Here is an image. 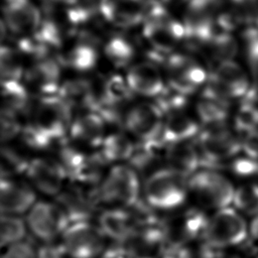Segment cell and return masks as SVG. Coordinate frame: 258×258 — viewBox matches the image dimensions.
<instances>
[{
  "mask_svg": "<svg viewBox=\"0 0 258 258\" xmlns=\"http://www.w3.org/2000/svg\"><path fill=\"white\" fill-rule=\"evenodd\" d=\"M188 195V177L167 166L146 177L143 185L144 201L155 211L177 209L183 206Z\"/></svg>",
  "mask_w": 258,
  "mask_h": 258,
  "instance_id": "6da1fadb",
  "label": "cell"
},
{
  "mask_svg": "<svg viewBox=\"0 0 258 258\" xmlns=\"http://www.w3.org/2000/svg\"><path fill=\"white\" fill-rule=\"evenodd\" d=\"M25 116L27 122L34 124L53 141L59 143L68 138L75 115L57 95H53L34 97Z\"/></svg>",
  "mask_w": 258,
  "mask_h": 258,
  "instance_id": "7a4b0ae2",
  "label": "cell"
},
{
  "mask_svg": "<svg viewBox=\"0 0 258 258\" xmlns=\"http://www.w3.org/2000/svg\"><path fill=\"white\" fill-rule=\"evenodd\" d=\"M167 213L160 219V226L169 248H180L203 239L209 220L204 209L181 206Z\"/></svg>",
  "mask_w": 258,
  "mask_h": 258,
  "instance_id": "3957f363",
  "label": "cell"
},
{
  "mask_svg": "<svg viewBox=\"0 0 258 258\" xmlns=\"http://www.w3.org/2000/svg\"><path fill=\"white\" fill-rule=\"evenodd\" d=\"M103 204L108 208H128L141 200L140 175L128 163L111 166L100 183Z\"/></svg>",
  "mask_w": 258,
  "mask_h": 258,
  "instance_id": "277c9868",
  "label": "cell"
},
{
  "mask_svg": "<svg viewBox=\"0 0 258 258\" xmlns=\"http://www.w3.org/2000/svg\"><path fill=\"white\" fill-rule=\"evenodd\" d=\"M188 189L204 210L217 211L233 204L235 187L227 176L216 169H199L188 178Z\"/></svg>",
  "mask_w": 258,
  "mask_h": 258,
  "instance_id": "5b68a950",
  "label": "cell"
},
{
  "mask_svg": "<svg viewBox=\"0 0 258 258\" xmlns=\"http://www.w3.org/2000/svg\"><path fill=\"white\" fill-rule=\"evenodd\" d=\"M202 167L218 170L226 161H231L241 151L239 136L227 124L203 127L196 138Z\"/></svg>",
  "mask_w": 258,
  "mask_h": 258,
  "instance_id": "8992f818",
  "label": "cell"
},
{
  "mask_svg": "<svg viewBox=\"0 0 258 258\" xmlns=\"http://www.w3.org/2000/svg\"><path fill=\"white\" fill-rule=\"evenodd\" d=\"M249 228L242 214L231 206L219 209L209 217L203 240L213 248L223 251L242 245Z\"/></svg>",
  "mask_w": 258,
  "mask_h": 258,
  "instance_id": "52a82bcc",
  "label": "cell"
},
{
  "mask_svg": "<svg viewBox=\"0 0 258 258\" xmlns=\"http://www.w3.org/2000/svg\"><path fill=\"white\" fill-rule=\"evenodd\" d=\"M166 85L189 96L205 87L210 72L191 54L172 52L163 62Z\"/></svg>",
  "mask_w": 258,
  "mask_h": 258,
  "instance_id": "ba28073f",
  "label": "cell"
},
{
  "mask_svg": "<svg viewBox=\"0 0 258 258\" xmlns=\"http://www.w3.org/2000/svg\"><path fill=\"white\" fill-rule=\"evenodd\" d=\"M109 241L91 221L71 223L59 240L68 258H100Z\"/></svg>",
  "mask_w": 258,
  "mask_h": 258,
  "instance_id": "9c48e42d",
  "label": "cell"
},
{
  "mask_svg": "<svg viewBox=\"0 0 258 258\" xmlns=\"http://www.w3.org/2000/svg\"><path fill=\"white\" fill-rule=\"evenodd\" d=\"M54 202L63 210L71 223L91 221L103 204L100 184L70 180Z\"/></svg>",
  "mask_w": 258,
  "mask_h": 258,
  "instance_id": "30bf717a",
  "label": "cell"
},
{
  "mask_svg": "<svg viewBox=\"0 0 258 258\" xmlns=\"http://www.w3.org/2000/svg\"><path fill=\"white\" fill-rule=\"evenodd\" d=\"M26 224L33 237L41 243H51L61 238L71 222L55 202L37 201L27 213Z\"/></svg>",
  "mask_w": 258,
  "mask_h": 258,
  "instance_id": "8fae6325",
  "label": "cell"
},
{
  "mask_svg": "<svg viewBox=\"0 0 258 258\" xmlns=\"http://www.w3.org/2000/svg\"><path fill=\"white\" fill-rule=\"evenodd\" d=\"M204 88L230 102L235 99L242 100L252 87L244 69L234 60H227L216 64L210 72Z\"/></svg>",
  "mask_w": 258,
  "mask_h": 258,
  "instance_id": "7c38bea8",
  "label": "cell"
},
{
  "mask_svg": "<svg viewBox=\"0 0 258 258\" xmlns=\"http://www.w3.org/2000/svg\"><path fill=\"white\" fill-rule=\"evenodd\" d=\"M164 114L153 101L132 105L126 113L124 128L136 141L160 142Z\"/></svg>",
  "mask_w": 258,
  "mask_h": 258,
  "instance_id": "4fadbf2b",
  "label": "cell"
},
{
  "mask_svg": "<svg viewBox=\"0 0 258 258\" xmlns=\"http://www.w3.org/2000/svg\"><path fill=\"white\" fill-rule=\"evenodd\" d=\"M63 61L57 56H48L31 61L25 69L23 83L34 97L53 96L60 88V70Z\"/></svg>",
  "mask_w": 258,
  "mask_h": 258,
  "instance_id": "5bb4252c",
  "label": "cell"
},
{
  "mask_svg": "<svg viewBox=\"0 0 258 258\" xmlns=\"http://www.w3.org/2000/svg\"><path fill=\"white\" fill-rule=\"evenodd\" d=\"M25 175L35 189L51 197H56L62 190L68 179L57 159L52 157L31 158Z\"/></svg>",
  "mask_w": 258,
  "mask_h": 258,
  "instance_id": "9a60e30c",
  "label": "cell"
},
{
  "mask_svg": "<svg viewBox=\"0 0 258 258\" xmlns=\"http://www.w3.org/2000/svg\"><path fill=\"white\" fill-rule=\"evenodd\" d=\"M125 79L134 95L145 98L155 99L166 88L165 76L159 64L148 59L131 64Z\"/></svg>",
  "mask_w": 258,
  "mask_h": 258,
  "instance_id": "2e32d148",
  "label": "cell"
},
{
  "mask_svg": "<svg viewBox=\"0 0 258 258\" xmlns=\"http://www.w3.org/2000/svg\"><path fill=\"white\" fill-rule=\"evenodd\" d=\"M107 124L95 111H85L74 116L68 138L81 148L99 149L105 139Z\"/></svg>",
  "mask_w": 258,
  "mask_h": 258,
  "instance_id": "e0dca14e",
  "label": "cell"
},
{
  "mask_svg": "<svg viewBox=\"0 0 258 258\" xmlns=\"http://www.w3.org/2000/svg\"><path fill=\"white\" fill-rule=\"evenodd\" d=\"M4 25L13 34H33L42 22L40 10L30 0H2Z\"/></svg>",
  "mask_w": 258,
  "mask_h": 258,
  "instance_id": "ac0fdd59",
  "label": "cell"
},
{
  "mask_svg": "<svg viewBox=\"0 0 258 258\" xmlns=\"http://www.w3.org/2000/svg\"><path fill=\"white\" fill-rule=\"evenodd\" d=\"M36 202L35 189L29 181L1 178L0 206L2 214L20 216L28 213Z\"/></svg>",
  "mask_w": 258,
  "mask_h": 258,
  "instance_id": "d6986e66",
  "label": "cell"
},
{
  "mask_svg": "<svg viewBox=\"0 0 258 258\" xmlns=\"http://www.w3.org/2000/svg\"><path fill=\"white\" fill-rule=\"evenodd\" d=\"M148 0H100L99 12L111 24L131 27L142 22Z\"/></svg>",
  "mask_w": 258,
  "mask_h": 258,
  "instance_id": "ffe728a7",
  "label": "cell"
},
{
  "mask_svg": "<svg viewBox=\"0 0 258 258\" xmlns=\"http://www.w3.org/2000/svg\"><path fill=\"white\" fill-rule=\"evenodd\" d=\"M98 226L110 241L123 242L138 228V220L132 207L107 208L99 215Z\"/></svg>",
  "mask_w": 258,
  "mask_h": 258,
  "instance_id": "44dd1931",
  "label": "cell"
},
{
  "mask_svg": "<svg viewBox=\"0 0 258 258\" xmlns=\"http://www.w3.org/2000/svg\"><path fill=\"white\" fill-rule=\"evenodd\" d=\"M73 113L94 111L96 94L92 78H74L61 82L56 94Z\"/></svg>",
  "mask_w": 258,
  "mask_h": 258,
  "instance_id": "7402d4cb",
  "label": "cell"
},
{
  "mask_svg": "<svg viewBox=\"0 0 258 258\" xmlns=\"http://www.w3.org/2000/svg\"><path fill=\"white\" fill-rule=\"evenodd\" d=\"M200 122L185 110L164 115L160 143L166 147L170 144L195 140L201 132Z\"/></svg>",
  "mask_w": 258,
  "mask_h": 258,
  "instance_id": "603a6c76",
  "label": "cell"
},
{
  "mask_svg": "<svg viewBox=\"0 0 258 258\" xmlns=\"http://www.w3.org/2000/svg\"><path fill=\"white\" fill-rule=\"evenodd\" d=\"M164 158L167 167L188 178L201 169L202 166L196 139L166 146L164 149Z\"/></svg>",
  "mask_w": 258,
  "mask_h": 258,
  "instance_id": "cb8c5ba5",
  "label": "cell"
},
{
  "mask_svg": "<svg viewBox=\"0 0 258 258\" xmlns=\"http://www.w3.org/2000/svg\"><path fill=\"white\" fill-rule=\"evenodd\" d=\"M229 101L204 88L196 105L200 124L203 127L227 124L229 118Z\"/></svg>",
  "mask_w": 258,
  "mask_h": 258,
  "instance_id": "d4e9b609",
  "label": "cell"
},
{
  "mask_svg": "<svg viewBox=\"0 0 258 258\" xmlns=\"http://www.w3.org/2000/svg\"><path fill=\"white\" fill-rule=\"evenodd\" d=\"M162 149H165V147L157 141H136L134 151L127 163L137 171L140 177L145 174L148 177L156 170L162 168L160 164L165 162L164 153L161 154Z\"/></svg>",
  "mask_w": 258,
  "mask_h": 258,
  "instance_id": "484cf974",
  "label": "cell"
},
{
  "mask_svg": "<svg viewBox=\"0 0 258 258\" xmlns=\"http://www.w3.org/2000/svg\"><path fill=\"white\" fill-rule=\"evenodd\" d=\"M135 145L136 140L128 132L115 131L107 133L98 150L109 164L127 163L134 151Z\"/></svg>",
  "mask_w": 258,
  "mask_h": 258,
  "instance_id": "4316f807",
  "label": "cell"
},
{
  "mask_svg": "<svg viewBox=\"0 0 258 258\" xmlns=\"http://www.w3.org/2000/svg\"><path fill=\"white\" fill-rule=\"evenodd\" d=\"M1 99V111L9 112L19 117L26 115L33 100L23 81H2Z\"/></svg>",
  "mask_w": 258,
  "mask_h": 258,
  "instance_id": "83f0119b",
  "label": "cell"
},
{
  "mask_svg": "<svg viewBox=\"0 0 258 258\" xmlns=\"http://www.w3.org/2000/svg\"><path fill=\"white\" fill-rule=\"evenodd\" d=\"M88 154L70 139L66 138L58 143L56 159L64 170L68 179L76 181L80 178L86 165Z\"/></svg>",
  "mask_w": 258,
  "mask_h": 258,
  "instance_id": "f1b7e54d",
  "label": "cell"
},
{
  "mask_svg": "<svg viewBox=\"0 0 258 258\" xmlns=\"http://www.w3.org/2000/svg\"><path fill=\"white\" fill-rule=\"evenodd\" d=\"M97 42L88 38L79 37L78 42L64 56L63 64L76 72L86 73L91 71L97 64Z\"/></svg>",
  "mask_w": 258,
  "mask_h": 258,
  "instance_id": "f546056e",
  "label": "cell"
},
{
  "mask_svg": "<svg viewBox=\"0 0 258 258\" xmlns=\"http://www.w3.org/2000/svg\"><path fill=\"white\" fill-rule=\"evenodd\" d=\"M200 52L218 64L223 61L233 60L238 52V42L230 32L217 31Z\"/></svg>",
  "mask_w": 258,
  "mask_h": 258,
  "instance_id": "4dcf8cb0",
  "label": "cell"
},
{
  "mask_svg": "<svg viewBox=\"0 0 258 258\" xmlns=\"http://www.w3.org/2000/svg\"><path fill=\"white\" fill-rule=\"evenodd\" d=\"M30 159L15 145L2 143L0 155L1 178H16L18 175L25 174Z\"/></svg>",
  "mask_w": 258,
  "mask_h": 258,
  "instance_id": "1f68e13d",
  "label": "cell"
},
{
  "mask_svg": "<svg viewBox=\"0 0 258 258\" xmlns=\"http://www.w3.org/2000/svg\"><path fill=\"white\" fill-rule=\"evenodd\" d=\"M258 96L253 88L241 100L234 117V126L239 134L258 129Z\"/></svg>",
  "mask_w": 258,
  "mask_h": 258,
  "instance_id": "d6a6232c",
  "label": "cell"
},
{
  "mask_svg": "<svg viewBox=\"0 0 258 258\" xmlns=\"http://www.w3.org/2000/svg\"><path fill=\"white\" fill-rule=\"evenodd\" d=\"M105 55L116 68L130 67L135 56L133 44L124 36H112L105 44Z\"/></svg>",
  "mask_w": 258,
  "mask_h": 258,
  "instance_id": "836d02e7",
  "label": "cell"
},
{
  "mask_svg": "<svg viewBox=\"0 0 258 258\" xmlns=\"http://www.w3.org/2000/svg\"><path fill=\"white\" fill-rule=\"evenodd\" d=\"M27 231L26 221L20 216L2 214L0 220V244L2 248L25 240Z\"/></svg>",
  "mask_w": 258,
  "mask_h": 258,
  "instance_id": "e575fe53",
  "label": "cell"
},
{
  "mask_svg": "<svg viewBox=\"0 0 258 258\" xmlns=\"http://www.w3.org/2000/svg\"><path fill=\"white\" fill-rule=\"evenodd\" d=\"M2 81H22L25 73L22 54L13 47L2 45L0 55Z\"/></svg>",
  "mask_w": 258,
  "mask_h": 258,
  "instance_id": "d590c367",
  "label": "cell"
},
{
  "mask_svg": "<svg viewBox=\"0 0 258 258\" xmlns=\"http://www.w3.org/2000/svg\"><path fill=\"white\" fill-rule=\"evenodd\" d=\"M233 205L242 215L256 217L258 215V184L245 183L235 188Z\"/></svg>",
  "mask_w": 258,
  "mask_h": 258,
  "instance_id": "8d00e7d4",
  "label": "cell"
},
{
  "mask_svg": "<svg viewBox=\"0 0 258 258\" xmlns=\"http://www.w3.org/2000/svg\"><path fill=\"white\" fill-rule=\"evenodd\" d=\"M19 137L25 148L38 151L46 150L56 143L48 135H46L38 127L30 122L23 124V128Z\"/></svg>",
  "mask_w": 258,
  "mask_h": 258,
  "instance_id": "74e56055",
  "label": "cell"
},
{
  "mask_svg": "<svg viewBox=\"0 0 258 258\" xmlns=\"http://www.w3.org/2000/svg\"><path fill=\"white\" fill-rule=\"evenodd\" d=\"M174 258H222L221 251L213 248L203 239L180 248H170Z\"/></svg>",
  "mask_w": 258,
  "mask_h": 258,
  "instance_id": "f35d334b",
  "label": "cell"
},
{
  "mask_svg": "<svg viewBox=\"0 0 258 258\" xmlns=\"http://www.w3.org/2000/svg\"><path fill=\"white\" fill-rule=\"evenodd\" d=\"M154 102L158 105L163 114L166 115L172 112L186 110L188 96L179 93L166 85L164 91L154 99Z\"/></svg>",
  "mask_w": 258,
  "mask_h": 258,
  "instance_id": "ab89813d",
  "label": "cell"
},
{
  "mask_svg": "<svg viewBox=\"0 0 258 258\" xmlns=\"http://www.w3.org/2000/svg\"><path fill=\"white\" fill-rule=\"evenodd\" d=\"M23 124L20 117L5 111H1L0 132L2 143H10L13 139L20 136Z\"/></svg>",
  "mask_w": 258,
  "mask_h": 258,
  "instance_id": "60d3db41",
  "label": "cell"
},
{
  "mask_svg": "<svg viewBox=\"0 0 258 258\" xmlns=\"http://www.w3.org/2000/svg\"><path fill=\"white\" fill-rule=\"evenodd\" d=\"M1 258H38V246L26 238L3 248Z\"/></svg>",
  "mask_w": 258,
  "mask_h": 258,
  "instance_id": "b9f144b4",
  "label": "cell"
},
{
  "mask_svg": "<svg viewBox=\"0 0 258 258\" xmlns=\"http://www.w3.org/2000/svg\"><path fill=\"white\" fill-rule=\"evenodd\" d=\"M230 167L233 173L238 176L250 177L258 175V159L246 156H236L230 161Z\"/></svg>",
  "mask_w": 258,
  "mask_h": 258,
  "instance_id": "7bdbcfd3",
  "label": "cell"
},
{
  "mask_svg": "<svg viewBox=\"0 0 258 258\" xmlns=\"http://www.w3.org/2000/svg\"><path fill=\"white\" fill-rule=\"evenodd\" d=\"M246 55L252 71L258 76V29L248 27L244 32Z\"/></svg>",
  "mask_w": 258,
  "mask_h": 258,
  "instance_id": "ee69618b",
  "label": "cell"
},
{
  "mask_svg": "<svg viewBox=\"0 0 258 258\" xmlns=\"http://www.w3.org/2000/svg\"><path fill=\"white\" fill-rule=\"evenodd\" d=\"M239 139L243 154L258 159V129L240 134Z\"/></svg>",
  "mask_w": 258,
  "mask_h": 258,
  "instance_id": "f6af8a7d",
  "label": "cell"
},
{
  "mask_svg": "<svg viewBox=\"0 0 258 258\" xmlns=\"http://www.w3.org/2000/svg\"><path fill=\"white\" fill-rule=\"evenodd\" d=\"M100 258H132L124 242L109 241Z\"/></svg>",
  "mask_w": 258,
  "mask_h": 258,
  "instance_id": "bcb514c9",
  "label": "cell"
},
{
  "mask_svg": "<svg viewBox=\"0 0 258 258\" xmlns=\"http://www.w3.org/2000/svg\"><path fill=\"white\" fill-rule=\"evenodd\" d=\"M249 232H250V235L253 238V240L258 243V215L256 217H254V219L249 227Z\"/></svg>",
  "mask_w": 258,
  "mask_h": 258,
  "instance_id": "7dc6e473",
  "label": "cell"
}]
</instances>
